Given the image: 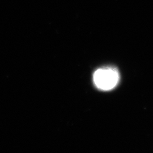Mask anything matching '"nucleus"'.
I'll use <instances>...</instances> for the list:
<instances>
[{"instance_id": "1", "label": "nucleus", "mask_w": 153, "mask_h": 153, "mask_svg": "<svg viewBox=\"0 0 153 153\" xmlns=\"http://www.w3.org/2000/svg\"><path fill=\"white\" fill-rule=\"evenodd\" d=\"M120 74L115 67H103L95 71L93 81L98 89L108 91L114 89L118 85Z\"/></svg>"}]
</instances>
